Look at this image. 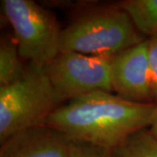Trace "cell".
I'll list each match as a JSON object with an SVG mask.
<instances>
[{"instance_id":"5b68a950","label":"cell","mask_w":157,"mask_h":157,"mask_svg":"<svg viewBox=\"0 0 157 157\" xmlns=\"http://www.w3.org/2000/svg\"><path fill=\"white\" fill-rule=\"evenodd\" d=\"M109 59L60 52L45 70L57 93L68 101L95 91L113 92Z\"/></svg>"},{"instance_id":"8992f818","label":"cell","mask_w":157,"mask_h":157,"mask_svg":"<svg viewBox=\"0 0 157 157\" xmlns=\"http://www.w3.org/2000/svg\"><path fill=\"white\" fill-rule=\"evenodd\" d=\"M109 62L113 91L118 96L135 103H155L147 58V39L113 55Z\"/></svg>"},{"instance_id":"277c9868","label":"cell","mask_w":157,"mask_h":157,"mask_svg":"<svg viewBox=\"0 0 157 157\" xmlns=\"http://www.w3.org/2000/svg\"><path fill=\"white\" fill-rule=\"evenodd\" d=\"M1 11L25 61L45 67L60 52L62 29L54 13L33 0H2Z\"/></svg>"},{"instance_id":"30bf717a","label":"cell","mask_w":157,"mask_h":157,"mask_svg":"<svg viewBox=\"0 0 157 157\" xmlns=\"http://www.w3.org/2000/svg\"><path fill=\"white\" fill-rule=\"evenodd\" d=\"M110 153L111 157H157V139L149 128L141 129Z\"/></svg>"},{"instance_id":"3957f363","label":"cell","mask_w":157,"mask_h":157,"mask_svg":"<svg viewBox=\"0 0 157 157\" xmlns=\"http://www.w3.org/2000/svg\"><path fill=\"white\" fill-rule=\"evenodd\" d=\"M45 67L28 63L26 74L0 87V143L17 133L40 125L64 104Z\"/></svg>"},{"instance_id":"9c48e42d","label":"cell","mask_w":157,"mask_h":157,"mask_svg":"<svg viewBox=\"0 0 157 157\" xmlns=\"http://www.w3.org/2000/svg\"><path fill=\"white\" fill-rule=\"evenodd\" d=\"M147 37L157 33V0H124L117 3Z\"/></svg>"},{"instance_id":"4fadbf2b","label":"cell","mask_w":157,"mask_h":157,"mask_svg":"<svg viewBox=\"0 0 157 157\" xmlns=\"http://www.w3.org/2000/svg\"><path fill=\"white\" fill-rule=\"evenodd\" d=\"M149 130L151 131L153 135L157 139V108L156 112H155V119H154V121L152 123L151 127L149 128Z\"/></svg>"},{"instance_id":"8fae6325","label":"cell","mask_w":157,"mask_h":157,"mask_svg":"<svg viewBox=\"0 0 157 157\" xmlns=\"http://www.w3.org/2000/svg\"><path fill=\"white\" fill-rule=\"evenodd\" d=\"M69 157H111V153L107 148L73 141Z\"/></svg>"},{"instance_id":"6da1fadb","label":"cell","mask_w":157,"mask_h":157,"mask_svg":"<svg viewBox=\"0 0 157 157\" xmlns=\"http://www.w3.org/2000/svg\"><path fill=\"white\" fill-rule=\"evenodd\" d=\"M157 104L126 101L112 92L95 91L64 103L45 125L73 141L113 149L141 129L149 128Z\"/></svg>"},{"instance_id":"52a82bcc","label":"cell","mask_w":157,"mask_h":157,"mask_svg":"<svg viewBox=\"0 0 157 157\" xmlns=\"http://www.w3.org/2000/svg\"><path fill=\"white\" fill-rule=\"evenodd\" d=\"M73 140L62 132L40 125L0 143V157H69Z\"/></svg>"},{"instance_id":"ba28073f","label":"cell","mask_w":157,"mask_h":157,"mask_svg":"<svg viewBox=\"0 0 157 157\" xmlns=\"http://www.w3.org/2000/svg\"><path fill=\"white\" fill-rule=\"evenodd\" d=\"M28 63L20 56L13 34L0 39V87L16 83L26 74Z\"/></svg>"},{"instance_id":"7c38bea8","label":"cell","mask_w":157,"mask_h":157,"mask_svg":"<svg viewBox=\"0 0 157 157\" xmlns=\"http://www.w3.org/2000/svg\"><path fill=\"white\" fill-rule=\"evenodd\" d=\"M147 58L150 68L152 89L157 104V33L147 37Z\"/></svg>"},{"instance_id":"7a4b0ae2","label":"cell","mask_w":157,"mask_h":157,"mask_svg":"<svg viewBox=\"0 0 157 157\" xmlns=\"http://www.w3.org/2000/svg\"><path fill=\"white\" fill-rule=\"evenodd\" d=\"M147 39L117 3L86 2L78 4L70 23L62 29L60 52L111 58Z\"/></svg>"}]
</instances>
